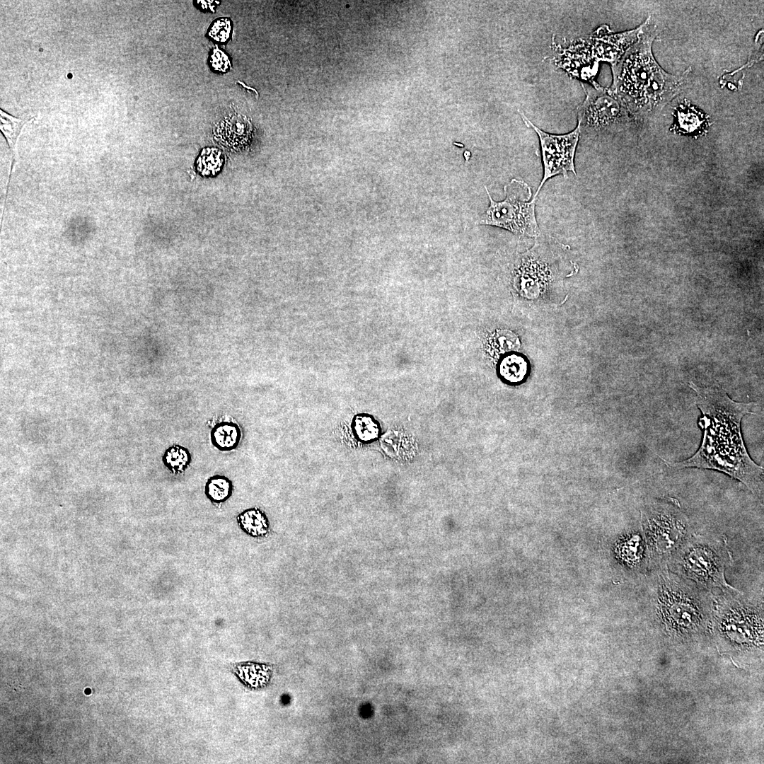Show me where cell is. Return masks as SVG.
<instances>
[{"mask_svg":"<svg viewBox=\"0 0 764 764\" xmlns=\"http://www.w3.org/2000/svg\"><path fill=\"white\" fill-rule=\"evenodd\" d=\"M253 127L249 119L234 114L225 117L216 127L214 135L218 141L231 149L245 146L252 136Z\"/></svg>","mask_w":764,"mask_h":764,"instance_id":"30bf717a","label":"cell"},{"mask_svg":"<svg viewBox=\"0 0 764 764\" xmlns=\"http://www.w3.org/2000/svg\"><path fill=\"white\" fill-rule=\"evenodd\" d=\"M732 562L726 538L691 534L667 565V569L708 591L736 590L725 570Z\"/></svg>","mask_w":764,"mask_h":764,"instance_id":"277c9868","label":"cell"},{"mask_svg":"<svg viewBox=\"0 0 764 764\" xmlns=\"http://www.w3.org/2000/svg\"><path fill=\"white\" fill-rule=\"evenodd\" d=\"M676 110L678 126L684 132L698 130L707 122L704 114L688 103H681Z\"/></svg>","mask_w":764,"mask_h":764,"instance_id":"ac0fdd59","label":"cell"},{"mask_svg":"<svg viewBox=\"0 0 764 764\" xmlns=\"http://www.w3.org/2000/svg\"><path fill=\"white\" fill-rule=\"evenodd\" d=\"M353 433L356 438L364 443L377 440L381 433L380 424L374 417L366 414L354 416L352 420Z\"/></svg>","mask_w":764,"mask_h":764,"instance_id":"9a60e30c","label":"cell"},{"mask_svg":"<svg viewBox=\"0 0 764 764\" xmlns=\"http://www.w3.org/2000/svg\"><path fill=\"white\" fill-rule=\"evenodd\" d=\"M521 115L526 125L536 131L540 143L543 176L534 195L537 197L541 187L549 178L557 175L567 178L568 172L576 175L574 158L581 129L578 124L577 127L568 134H551L537 127L523 113Z\"/></svg>","mask_w":764,"mask_h":764,"instance_id":"52a82bcc","label":"cell"},{"mask_svg":"<svg viewBox=\"0 0 764 764\" xmlns=\"http://www.w3.org/2000/svg\"><path fill=\"white\" fill-rule=\"evenodd\" d=\"M590 88L586 98L578 109L580 127L600 129L618 120L627 110L609 91L598 85Z\"/></svg>","mask_w":764,"mask_h":764,"instance_id":"9c48e42d","label":"cell"},{"mask_svg":"<svg viewBox=\"0 0 764 764\" xmlns=\"http://www.w3.org/2000/svg\"><path fill=\"white\" fill-rule=\"evenodd\" d=\"M224 162L222 153L216 148H206L201 151L197 161V170L203 175H214Z\"/></svg>","mask_w":764,"mask_h":764,"instance_id":"d6986e66","label":"cell"},{"mask_svg":"<svg viewBox=\"0 0 764 764\" xmlns=\"http://www.w3.org/2000/svg\"><path fill=\"white\" fill-rule=\"evenodd\" d=\"M528 371V364L525 359L518 354H512L503 358L499 364V372L501 377L508 383H517L523 381Z\"/></svg>","mask_w":764,"mask_h":764,"instance_id":"5bb4252c","label":"cell"},{"mask_svg":"<svg viewBox=\"0 0 764 764\" xmlns=\"http://www.w3.org/2000/svg\"><path fill=\"white\" fill-rule=\"evenodd\" d=\"M236 521L241 529L250 536L262 538L269 532V520L260 509L250 508L242 511L236 517Z\"/></svg>","mask_w":764,"mask_h":764,"instance_id":"7c38bea8","label":"cell"},{"mask_svg":"<svg viewBox=\"0 0 764 764\" xmlns=\"http://www.w3.org/2000/svg\"><path fill=\"white\" fill-rule=\"evenodd\" d=\"M241 430L238 424L232 421L216 423L210 432L212 445L221 451L236 449L241 439Z\"/></svg>","mask_w":764,"mask_h":764,"instance_id":"8fae6325","label":"cell"},{"mask_svg":"<svg viewBox=\"0 0 764 764\" xmlns=\"http://www.w3.org/2000/svg\"><path fill=\"white\" fill-rule=\"evenodd\" d=\"M637 40L613 64V81L609 91L627 111L635 115L660 108L681 91L690 70L674 76L657 64L652 52L656 36L649 19L644 23Z\"/></svg>","mask_w":764,"mask_h":764,"instance_id":"7a4b0ae2","label":"cell"},{"mask_svg":"<svg viewBox=\"0 0 764 764\" xmlns=\"http://www.w3.org/2000/svg\"><path fill=\"white\" fill-rule=\"evenodd\" d=\"M198 2L200 3L201 6L203 8H212V7L214 8V3H216L215 1H198Z\"/></svg>","mask_w":764,"mask_h":764,"instance_id":"cb8c5ba5","label":"cell"},{"mask_svg":"<svg viewBox=\"0 0 764 764\" xmlns=\"http://www.w3.org/2000/svg\"><path fill=\"white\" fill-rule=\"evenodd\" d=\"M659 500L642 514L649 565L652 570L664 569L692 534L686 516L676 500Z\"/></svg>","mask_w":764,"mask_h":764,"instance_id":"5b68a950","label":"cell"},{"mask_svg":"<svg viewBox=\"0 0 764 764\" xmlns=\"http://www.w3.org/2000/svg\"><path fill=\"white\" fill-rule=\"evenodd\" d=\"M486 190L490 204L480 224L498 226L519 236L540 234L536 218V197L531 200V190L526 183L512 180L504 187L507 197L501 202L494 201Z\"/></svg>","mask_w":764,"mask_h":764,"instance_id":"8992f818","label":"cell"},{"mask_svg":"<svg viewBox=\"0 0 764 764\" xmlns=\"http://www.w3.org/2000/svg\"><path fill=\"white\" fill-rule=\"evenodd\" d=\"M454 144H456V145H457V146H461V147H462V146H463V144H458V143H456V142H454Z\"/></svg>","mask_w":764,"mask_h":764,"instance_id":"484cf974","label":"cell"},{"mask_svg":"<svg viewBox=\"0 0 764 764\" xmlns=\"http://www.w3.org/2000/svg\"><path fill=\"white\" fill-rule=\"evenodd\" d=\"M470 154H471L470 152L468 151H465L464 152L463 155H464V156H465V158L466 159V161H468L469 158L470 157Z\"/></svg>","mask_w":764,"mask_h":764,"instance_id":"d4e9b609","label":"cell"},{"mask_svg":"<svg viewBox=\"0 0 764 764\" xmlns=\"http://www.w3.org/2000/svg\"><path fill=\"white\" fill-rule=\"evenodd\" d=\"M164 465L173 473H181L186 470L192 461L189 450L178 444L167 448L162 457Z\"/></svg>","mask_w":764,"mask_h":764,"instance_id":"2e32d148","label":"cell"},{"mask_svg":"<svg viewBox=\"0 0 764 764\" xmlns=\"http://www.w3.org/2000/svg\"><path fill=\"white\" fill-rule=\"evenodd\" d=\"M1 130L6 138L9 146L14 149L17 137L26 120L13 117L1 109L0 110Z\"/></svg>","mask_w":764,"mask_h":764,"instance_id":"ffe728a7","label":"cell"},{"mask_svg":"<svg viewBox=\"0 0 764 764\" xmlns=\"http://www.w3.org/2000/svg\"><path fill=\"white\" fill-rule=\"evenodd\" d=\"M231 29V21L227 18H221L214 23L209 35L216 41L225 42L230 36Z\"/></svg>","mask_w":764,"mask_h":764,"instance_id":"44dd1931","label":"cell"},{"mask_svg":"<svg viewBox=\"0 0 764 764\" xmlns=\"http://www.w3.org/2000/svg\"><path fill=\"white\" fill-rule=\"evenodd\" d=\"M511 333H509H509H505L504 335H500L499 336V338H498L499 339V342H497V344L499 343L500 345V347H499L500 349H510L511 348H515L516 347V344L517 338L515 337L514 339L511 340H508L511 337Z\"/></svg>","mask_w":764,"mask_h":764,"instance_id":"603a6c76","label":"cell"},{"mask_svg":"<svg viewBox=\"0 0 764 764\" xmlns=\"http://www.w3.org/2000/svg\"><path fill=\"white\" fill-rule=\"evenodd\" d=\"M213 68L219 71H226L230 65L228 56L221 50L214 49L210 59Z\"/></svg>","mask_w":764,"mask_h":764,"instance_id":"7402d4cb","label":"cell"},{"mask_svg":"<svg viewBox=\"0 0 764 764\" xmlns=\"http://www.w3.org/2000/svg\"><path fill=\"white\" fill-rule=\"evenodd\" d=\"M644 24L636 29L612 33L601 27L588 38L577 42L578 47L586 62L596 67L598 61L615 63L639 38ZM597 66V65H596Z\"/></svg>","mask_w":764,"mask_h":764,"instance_id":"ba28073f","label":"cell"},{"mask_svg":"<svg viewBox=\"0 0 764 764\" xmlns=\"http://www.w3.org/2000/svg\"><path fill=\"white\" fill-rule=\"evenodd\" d=\"M689 386L696 393V404L702 412L698 425L703 430L700 447L690 458L668 462L671 468H698L723 472L741 482L753 493L763 487V468L751 458L741 435V422L746 415L756 414L755 403L731 400L722 388L701 387L693 381Z\"/></svg>","mask_w":764,"mask_h":764,"instance_id":"6da1fadb","label":"cell"},{"mask_svg":"<svg viewBox=\"0 0 764 764\" xmlns=\"http://www.w3.org/2000/svg\"><path fill=\"white\" fill-rule=\"evenodd\" d=\"M204 492L207 497L212 503H223L230 498L232 494V482L226 476L213 475L207 480L205 484Z\"/></svg>","mask_w":764,"mask_h":764,"instance_id":"e0dca14e","label":"cell"},{"mask_svg":"<svg viewBox=\"0 0 764 764\" xmlns=\"http://www.w3.org/2000/svg\"><path fill=\"white\" fill-rule=\"evenodd\" d=\"M642 539L639 536L635 535L618 546V555L630 565H637L643 560L647 561L649 565L646 543L644 539Z\"/></svg>","mask_w":764,"mask_h":764,"instance_id":"4fadbf2b","label":"cell"},{"mask_svg":"<svg viewBox=\"0 0 764 764\" xmlns=\"http://www.w3.org/2000/svg\"><path fill=\"white\" fill-rule=\"evenodd\" d=\"M652 572L656 610L664 627L677 635L698 631L705 617L704 600L710 592L667 568Z\"/></svg>","mask_w":764,"mask_h":764,"instance_id":"3957f363","label":"cell"}]
</instances>
